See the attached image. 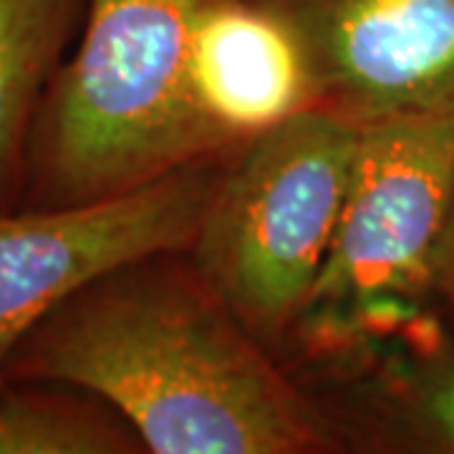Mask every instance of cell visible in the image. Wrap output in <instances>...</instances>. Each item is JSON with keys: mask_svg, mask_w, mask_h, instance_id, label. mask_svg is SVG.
I'll return each mask as SVG.
<instances>
[{"mask_svg": "<svg viewBox=\"0 0 454 454\" xmlns=\"http://www.w3.org/2000/svg\"><path fill=\"white\" fill-rule=\"evenodd\" d=\"M5 376L94 394L152 454L348 450L324 402L238 318L190 253L145 255L86 283L18 343Z\"/></svg>", "mask_w": 454, "mask_h": 454, "instance_id": "obj_1", "label": "cell"}, {"mask_svg": "<svg viewBox=\"0 0 454 454\" xmlns=\"http://www.w3.org/2000/svg\"><path fill=\"white\" fill-rule=\"evenodd\" d=\"M202 5L89 0L82 33L35 116L11 210L104 202L230 157L192 86Z\"/></svg>", "mask_w": 454, "mask_h": 454, "instance_id": "obj_2", "label": "cell"}, {"mask_svg": "<svg viewBox=\"0 0 454 454\" xmlns=\"http://www.w3.org/2000/svg\"><path fill=\"white\" fill-rule=\"evenodd\" d=\"M452 190L454 116L361 127L336 238L286 346L318 373L346 381L432 324Z\"/></svg>", "mask_w": 454, "mask_h": 454, "instance_id": "obj_3", "label": "cell"}, {"mask_svg": "<svg viewBox=\"0 0 454 454\" xmlns=\"http://www.w3.org/2000/svg\"><path fill=\"white\" fill-rule=\"evenodd\" d=\"M361 127L310 106L230 154L190 255L278 356L324 270Z\"/></svg>", "mask_w": 454, "mask_h": 454, "instance_id": "obj_4", "label": "cell"}, {"mask_svg": "<svg viewBox=\"0 0 454 454\" xmlns=\"http://www.w3.org/2000/svg\"><path fill=\"white\" fill-rule=\"evenodd\" d=\"M230 157L74 207L0 210V394L20 340L59 303L129 260L190 253Z\"/></svg>", "mask_w": 454, "mask_h": 454, "instance_id": "obj_5", "label": "cell"}, {"mask_svg": "<svg viewBox=\"0 0 454 454\" xmlns=\"http://www.w3.org/2000/svg\"><path fill=\"white\" fill-rule=\"evenodd\" d=\"M309 64L316 106L366 127L454 116V0H250Z\"/></svg>", "mask_w": 454, "mask_h": 454, "instance_id": "obj_6", "label": "cell"}, {"mask_svg": "<svg viewBox=\"0 0 454 454\" xmlns=\"http://www.w3.org/2000/svg\"><path fill=\"white\" fill-rule=\"evenodd\" d=\"M192 86L200 112L230 154L316 106L301 46L250 0H205L192 41Z\"/></svg>", "mask_w": 454, "mask_h": 454, "instance_id": "obj_7", "label": "cell"}, {"mask_svg": "<svg viewBox=\"0 0 454 454\" xmlns=\"http://www.w3.org/2000/svg\"><path fill=\"white\" fill-rule=\"evenodd\" d=\"M339 387L356 399L346 444L454 454V331L432 321Z\"/></svg>", "mask_w": 454, "mask_h": 454, "instance_id": "obj_8", "label": "cell"}, {"mask_svg": "<svg viewBox=\"0 0 454 454\" xmlns=\"http://www.w3.org/2000/svg\"><path fill=\"white\" fill-rule=\"evenodd\" d=\"M86 8L89 0H0V210L16 202L35 116Z\"/></svg>", "mask_w": 454, "mask_h": 454, "instance_id": "obj_9", "label": "cell"}, {"mask_svg": "<svg viewBox=\"0 0 454 454\" xmlns=\"http://www.w3.org/2000/svg\"><path fill=\"white\" fill-rule=\"evenodd\" d=\"M139 452L129 422L89 391L28 381L0 394V454Z\"/></svg>", "mask_w": 454, "mask_h": 454, "instance_id": "obj_10", "label": "cell"}, {"mask_svg": "<svg viewBox=\"0 0 454 454\" xmlns=\"http://www.w3.org/2000/svg\"><path fill=\"white\" fill-rule=\"evenodd\" d=\"M434 286H437L439 303H444L447 309L454 310V190L450 212H447V223H444V232H442V240H439Z\"/></svg>", "mask_w": 454, "mask_h": 454, "instance_id": "obj_11", "label": "cell"}]
</instances>
